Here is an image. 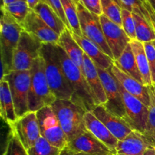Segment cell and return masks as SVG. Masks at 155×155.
<instances>
[{
  "label": "cell",
  "mask_w": 155,
  "mask_h": 155,
  "mask_svg": "<svg viewBox=\"0 0 155 155\" xmlns=\"http://www.w3.org/2000/svg\"><path fill=\"white\" fill-rule=\"evenodd\" d=\"M48 86L57 99L71 100L73 92L65 77L57 45L42 43L40 50Z\"/></svg>",
  "instance_id": "6da1fadb"
},
{
  "label": "cell",
  "mask_w": 155,
  "mask_h": 155,
  "mask_svg": "<svg viewBox=\"0 0 155 155\" xmlns=\"http://www.w3.org/2000/svg\"><path fill=\"white\" fill-rule=\"evenodd\" d=\"M56 45L65 77L73 92V97L71 101L80 106L86 111H92L98 104L84 74L70 59L61 47L58 44Z\"/></svg>",
  "instance_id": "7a4b0ae2"
},
{
  "label": "cell",
  "mask_w": 155,
  "mask_h": 155,
  "mask_svg": "<svg viewBox=\"0 0 155 155\" xmlns=\"http://www.w3.org/2000/svg\"><path fill=\"white\" fill-rule=\"evenodd\" d=\"M0 20V53H1V80L12 72L14 53L19 42L22 26L1 7Z\"/></svg>",
  "instance_id": "3957f363"
},
{
  "label": "cell",
  "mask_w": 155,
  "mask_h": 155,
  "mask_svg": "<svg viewBox=\"0 0 155 155\" xmlns=\"http://www.w3.org/2000/svg\"><path fill=\"white\" fill-rule=\"evenodd\" d=\"M30 72L29 110L36 112L45 106H51L57 98L48 86L45 74L44 61L41 55L33 61Z\"/></svg>",
  "instance_id": "277c9868"
},
{
  "label": "cell",
  "mask_w": 155,
  "mask_h": 155,
  "mask_svg": "<svg viewBox=\"0 0 155 155\" xmlns=\"http://www.w3.org/2000/svg\"><path fill=\"white\" fill-rule=\"evenodd\" d=\"M51 107L69 141L87 131L85 124L86 110L71 100L56 99Z\"/></svg>",
  "instance_id": "5b68a950"
},
{
  "label": "cell",
  "mask_w": 155,
  "mask_h": 155,
  "mask_svg": "<svg viewBox=\"0 0 155 155\" xmlns=\"http://www.w3.org/2000/svg\"><path fill=\"white\" fill-rule=\"evenodd\" d=\"M42 45L36 36L23 30L14 53L12 71H30L33 61L40 55Z\"/></svg>",
  "instance_id": "8992f818"
},
{
  "label": "cell",
  "mask_w": 155,
  "mask_h": 155,
  "mask_svg": "<svg viewBox=\"0 0 155 155\" xmlns=\"http://www.w3.org/2000/svg\"><path fill=\"white\" fill-rule=\"evenodd\" d=\"M36 113L41 136L53 146L61 150L64 148L68 143V137L51 106H45Z\"/></svg>",
  "instance_id": "52a82bcc"
},
{
  "label": "cell",
  "mask_w": 155,
  "mask_h": 155,
  "mask_svg": "<svg viewBox=\"0 0 155 155\" xmlns=\"http://www.w3.org/2000/svg\"><path fill=\"white\" fill-rule=\"evenodd\" d=\"M77 7L83 36L94 42L103 52L114 60L104 37L99 16L88 11L80 2L77 3Z\"/></svg>",
  "instance_id": "ba28073f"
},
{
  "label": "cell",
  "mask_w": 155,
  "mask_h": 155,
  "mask_svg": "<svg viewBox=\"0 0 155 155\" xmlns=\"http://www.w3.org/2000/svg\"><path fill=\"white\" fill-rule=\"evenodd\" d=\"M3 80L8 82L11 93L15 104L17 117L30 112L29 92L30 88V71H12Z\"/></svg>",
  "instance_id": "9c48e42d"
},
{
  "label": "cell",
  "mask_w": 155,
  "mask_h": 155,
  "mask_svg": "<svg viewBox=\"0 0 155 155\" xmlns=\"http://www.w3.org/2000/svg\"><path fill=\"white\" fill-rule=\"evenodd\" d=\"M125 106L126 122L133 129L144 135L146 129L148 116V107L133 95L127 92L117 81Z\"/></svg>",
  "instance_id": "30bf717a"
},
{
  "label": "cell",
  "mask_w": 155,
  "mask_h": 155,
  "mask_svg": "<svg viewBox=\"0 0 155 155\" xmlns=\"http://www.w3.org/2000/svg\"><path fill=\"white\" fill-rule=\"evenodd\" d=\"M97 69L107 97V102L104 106L110 113L126 121L125 106L117 81L110 71L99 68H97Z\"/></svg>",
  "instance_id": "8fae6325"
},
{
  "label": "cell",
  "mask_w": 155,
  "mask_h": 155,
  "mask_svg": "<svg viewBox=\"0 0 155 155\" xmlns=\"http://www.w3.org/2000/svg\"><path fill=\"white\" fill-rule=\"evenodd\" d=\"M99 19L104 37L111 50L114 61L117 60L130 44L131 39L127 36L122 27L115 24L104 15H100Z\"/></svg>",
  "instance_id": "7c38bea8"
},
{
  "label": "cell",
  "mask_w": 155,
  "mask_h": 155,
  "mask_svg": "<svg viewBox=\"0 0 155 155\" xmlns=\"http://www.w3.org/2000/svg\"><path fill=\"white\" fill-rule=\"evenodd\" d=\"M10 129L15 132L27 150L33 147L41 136L36 112L30 111L18 118Z\"/></svg>",
  "instance_id": "4fadbf2b"
},
{
  "label": "cell",
  "mask_w": 155,
  "mask_h": 155,
  "mask_svg": "<svg viewBox=\"0 0 155 155\" xmlns=\"http://www.w3.org/2000/svg\"><path fill=\"white\" fill-rule=\"evenodd\" d=\"M92 112L119 141L125 139L133 131L128 123L110 113L103 104H97Z\"/></svg>",
  "instance_id": "5bb4252c"
},
{
  "label": "cell",
  "mask_w": 155,
  "mask_h": 155,
  "mask_svg": "<svg viewBox=\"0 0 155 155\" xmlns=\"http://www.w3.org/2000/svg\"><path fill=\"white\" fill-rule=\"evenodd\" d=\"M22 27L24 31L36 36L42 43L57 44L58 42L60 36L50 28L33 10L29 12Z\"/></svg>",
  "instance_id": "9a60e30c"
},
{
  "label": "cell",
  "mask_w": 155,
  "mask_h": 155,
  "mask_svg": "<svg viewBox=\"0 0 155 155\" xmlns=\"http://www.w3.org/2000/svg\"><path fill=\"white\" fill-rule=\"evenodd\" d=\"M109 71L127 92L137 98L144 104L149 107L150 95L148 87L142 84L140 82L137 81L134 78L126 74L124 71H123L120 68H119L115 64L114 61Z\"/></svg>",
  "instance_id": "2e32d148"
},
{
  "label": "cell",
  "mask_w": 155,
  "mask_h": 155,
  "mask_svg": "<svg viewBox=\"0 0 155 155\" xmlns=\"http://www.w3.org/2000/svg\"><path fill=\"white\" fill-rule=\"evenodd\" d=\"M67 146L77 152L89 155H108L112 151L93 136L90 132L86 131L73 140L69 141Z\"/></svg>",
  "instance_id": "e0dca14e"
},
{
  "label": "cell",
  "mask_w": 155,
  "mask_h": 155,
  "mask_svg": "<svg viewBox=\"0 0 155 155\" xmlns=\"http://www.w3.org/2000/svg\"><path fill=\"white\" fill-rule=\"evenodd\" d=\"M84 119L87 131L90 132L95 137L104 143L114 154L119 140L92 114V111H86Z\"/></svg>",
  "instance_id": "ac0fdd59"
},
{
  "label": "cell",
  "mask_w": 155,
  "mask_h": 155,
  "mask_svg": "<svg viewBox=\"0 0 155 155\" xmlns=\"http://www.w3.org/2000/svg\"><path fill=\"white\" fill-rule=\"evenodd\" d=\"M150 145L151 143L142 133L133 130L125 139L118 141L114 154L143 155L147 147Z\"/></svg>",
  "instance_id": "d6986e66"
},
{
  "label": "cell",
  "mask_w": 155,
  "mask_h": 155,
  "mask_svg": "<svg viewBox=\"0 0 155 155\" xmlns=\"http://www.w3.org/2000/svg\"><path fill=\"white\" fill-rule=\"evenodd\" d=\"M83 68L85 77L92 90L97 104L104 105L107 102V97L98 74V69L93 61L85 53L83 55Z\"/></svg>",
  "instance_id": "ffe728a7"
},
{
  "label": "cell",
  "mask_w": 155,
  "mask_h": 155,
  "mask_svg": "<svg viewBox=\"0 0 155 155\" xmlns=\"http://www.w3.org/2000/svg\"><path fill=\"white\" fill-rule=\"evenodd\" d=\"M73 37L79 44L85 54L93 61L97 68L104 70H109L113 65L114 60L103 52L94 42L88 39L85 36H77L72 33Z\"/></svg>",
  "instance_id": "44dd1931"
},
{
  "label": "cell",
  "mask_w": 155,
  "mask_h": 155,
  "mask_svg": "<svg viewBox=\"0 0 155 155\" xmlns=\"http://www.w3.org/2000/svg\"><path fill=\"white\" fill-rule=\"evenodd\" d=\"M57 44L61 47L70 59L81 70L83 74H84V68H83L84 51L73 37L72 32L67 28L60 35Z\"/></svg>",
  "instance_id": "7402d4cb"
},
{
  "label": "cell",
  "mask_w": 155,
  "mask_h": 155,
  "mask_svg": "<svg viewBox=\"0 0 155 155\" xmlns=\"http://www.w3.org/2000/svg\"><path fill=\"white\" fill-rule=\"evenodd\" d=\"M0 116L9 127L18 119L8 82L5 80L0 81Z\"/></svg>",
  "instance_id": "603a6c76"
},
{
  "label": "cell",
  "mask_w": 155,
  "mask_h": 155,
  "mask_svg": "<svg viewBox=\"0 0 155 155\" xmlns=\"http://www.w3.org/2000/svg\"><path fill=\"white\" fill-rule=\"evenodd\" d=\"M130 44L132 47L135 58H136L138 68L142 75L144 85L146 86H153L149 64H148V58H147L143 42H140L137 39H131Z\"/></svg>",
  "instance_id": "cb8c5ba5"
},
{
  "label": "cell",
  "mask_w": 155,
  "mask_h": 155,
  "mask_svg": "<svg viewBox=\"0 0 155 155\" xmlns=\"http://www.w3.org/2000/svg\"><path fill=\"white\" fill-rule=\"evenodd\" d=\"M33 11L59 36L68 28L57 13L45 3L40 2Z\"/></svg>",
  "instance_id": "d4e9b609"
},
{
  "label": "cell",
  "mask_w": 155,
  "mask_h": 155,
  "mask_svg": "<svg viewBox=\"0 0 155 155\" xmlns=\"http://www.w3.org/2000/svg\"><path fill=\"white\" fill-rule=\"evenodd\" d=\"M114 63L118 68H120L126 74L144 85L142 75L138 68L136 58L133 54L130 44L127 45L119 58L114 61Z\"/></svg>",
  "instance_id": "484cf974"
},
{
  "label": "cell",
  "mask_w": 155,
  "mask_h": 155,
  "mask_svg": "<svg viewBox=\"0 0 155 155\" xmlns=\"http://www.w3.org/2000/svg\"><path fill=\"white\" fill-rule=\"evenodd\" d=\"M117 2L122 8L146 20L155 29V12L151 6L145 4L141 0H117Z\"/></svg>",
  "instance_id": "4316f807"
},
{
  "label": "cell",
  "mask_w": 155,
  "mask_h": 155,
  "mask_svg": "<svg viewBox=\"0 0 155 155\" xmlns=\"http://www.w3.org/2000/svg\"><path fill=\"white\" fill-rule=\"evenodd\" d=\"M61 2L63 6L65 17L68 20L71 32L77 36H82L83 34L80 29L77 4L73 0H61Z\"/></svg>",
  "instance_id": "83f0119b"
},
{
  "label": "cell",
  "mask_w": 155,
  "mask_h": 155,
  "mask_svg": "<svg viewBox=\"0 0 155 155\" xmlns=\"http://www.w3.org/2000/svg\"><path fill=\"white\" fill-rule=\"evenodd\" d=\"M133 18L136 24V39L142 42L155 41V29L154 27L139 15L133 14Z\"/></svg>",
  "instance_id": "f1b7e54d"
},
{
  "label": "cell",
  "mask_w": 155,
  "mask_h": 155,
  "mask_svg": "<svg viewBox=\"0 0 155 155\" xmlns=\"http://www.w3.org/2000/svg\"><path fill=\"white\" fill-rule=\"evenodd\" d=\"M147 87L150 95V106L148 107V121L144 136L151 145L155 146V93L153 86Z\"/></svg>",
  "instance_id": "f546056e"
},
{
  "label": "cell",
  "mask_w": 155,
  "mask_h": 155,
  "mask_svg": "<svg viewBox=\"0 0 155 155\" xmlns=\"http://www.w3.org/2000/svg\"><path fill=\"white\" fill-rule=\"evenodd\" d=\"M102 15L122 27V8L117 0H101Z\"/></svg>",
  "instance_id": "4dcf8cb0"
},
{
  "label": "cell",
  "mask_w": 155,
  "mask_h": 155,
  "mask_svg": "<svg viewBox=\"0 0 155 155\" xmlns=\"http://www.w3.org/2000/svg\"><path fill=\"white\" fill-rule=\"evenodd\" d=\"M1 7L8 12L21 26L31 10L26 0H18L7 5H2Z\"/></svg>",
  "instance_id": "1f68e13d"
},
{
  "label": "cell",
  "mask_w": 155,
  "mask_h": 155,
  "mask_svg": "<svg viewBox=\"0 0 155 155\" xmlns=\"http://www.w3.org/2000/svg\"><path fill=\"white\" fill-rule=\"evenodd\" d=\"M61 150L53 146L42 136L35 145L27 150L28 155H59Z\"/></svg>",
  "instance_id": "d6a6232c"
},
{
  "label": "cell",
  "mask_w": 155,
  "mask_h": 155,
  "mask_svg": "<svg viewBox=\"0 0 155 155\" xmlns=\"http://www.w3.org/2000/svg\"><path fill=\"white\" fill-rule=\"evenodd\" d=\"M2 155H28L27 150L11 129Z\"/></svg>",
  "instance_id": "836d02e7"
},
{
  "label": "cell",
  "mask_w": 155,
  "mask_h": 155,
  "mask_svg": "<svg viewBox=\"0 0 155 155\" xmlns=\"http://www.w3.org/2000/svg\"><path fill=\"white\" fill-rule=\"evenodd\" d=\"M122 27L130 39H136V24L133 14L124 8H122Z\"/></svg>",
  "instance_id": "e575fe53"
},
{
  "label": "cell",
  "mask_w": 155,
  "mask_h": 155,
  "mask_svg": "<svg viewBox=\"0 0 155 155\" xmlns=\"http://www.w3.org/2000/svg\"><path fill=\"white\" fill-rule=\"evenodd\" d=\"M143 44L149 64L151 79L154 83L155 82V41L143 42Z\"/></svg>",
  "instance_id": "d590c367"
},
{
  "label": "cell",
  "mask_w": 155,
  "mask_h": 155,
  "mask_svg": "<svg viewBox=\"0 0 155 155\" xmlns=\"http://www.w3.org/2000/svg\"><path fill=\"white\" fill-rule=\"evenodd\" d=\"M40 2H42L45 3L48 5H49L57 13V15L60 17L61 19L63 21L65 25L67 26L68 30H70L71 31V27H70L69 24L68 22V20H67L66 17H65L64 12L63 6H62L61 2V0H40Z\"/></svg>",
  "instance_id": "8d00e7d4"
},
{
  "label": "cell",
  "mask_w": 155,
  "mask_h": 155,
  "mask_svg": "<svg viewBox=\"0 0 155 155\" xmlns=\"http://www.w3.org/2000/svg\"><path fill=\"white\" fill-rule=\"evenodd\" d=\"M80 2L92 13L98 16L102 15L101 0H80Z\"/></svg>",
  "instance_id": "74e56055"
},
{
  "label": "cell",
  "mask_w": 155,
  "mask_h": 155,
  "mask_svg": "<svg viewBox=\"0 0 155 155\" xmlns=\"http://www.w3.org/2000/svg\"><path fill=\"white\" fill-rule=\"evenodd\" d=\"M59 155H89L84 154V153H81V152H77L75 151H73L72 149H71L70 148H68V146L65 147L64 148L61 150V151L60 154Z\"/></svg>",
  "instance_id": "f35d334b"
},
{
  "label": "cell",
  "mask_w": 155,
  "mask_h": 155,
  "mask_svg": "<svg viewBox=\"0 0 155 155\" xmlns=\"http://www.w3.org/2000/svg\"><path fill=\"white\" fill-rule=\"evenodd\" d=\"M28 5L29 8H30L31 10H34L35 8L38 5L39 2H40V0H26Z\"/></svg>",
  "instance_id": "ab89813d"
},
{
  "label": "cell",
  "mask_w": 155,
  "mask_h": 155,
  "mask_svg": "<svg viewBox=\"0 0 155 155\" xmlns=\"http://www.w3.org/2000/svg\"><path fill=\"white\" fill-rule=\"evenodd\" d=\"M143 155H155V146L151 145H148Z\"/></svg>",
  "instance_id": "60d3db41"
},
{
  "label": "cell",
  "mask_w": 155,
  "mask_h": 155,
  "mask_svg": "<svg viewBox=\"0 0 155 155\" xmlns=\"http://www.w3.org/2000/svg\"><path fill=\"white\" fill-rule=\"evenodd\" d=\"M16 1H18V0H2V5H7L11 4L12 2H15Z\"/></svg>",
  "instance_id": "b9f144b4"
},
{
  "label": "cell",
  "mask_w": 155,
  "mask_h": 155,
  "mask_svg": "<svg viewBox=\"0 0 155 155\" xmlns=\"http://www.w3.org/2000/svg\"><path fill=\"white\" fill-rule=\"evenodd\" d=\"M148 1H149V3L151 4V5L152 6L153 9H154L155 12V0H148Z\"/></svg>",
  "instance_id": "7bdbcfd3"
},
{
  "label": "cell",
  "mask_w": 155,
  "mask_h": 155,
  "mask_svg": "<svg viewBox=\"0 0 155 155\" xmlns=\"http://www.w3.org/2000/svg\"><path fill=\"white\" fill-rule=\"evenodd\" d=\"M141 1L145 3V4L151 6V4H150V3H149V1H148V0H141ZM151 7H152V6H151Z\"/></svg>",
  "instance_id": "ee69618b"
},
{
  "label": "cell",
  "mask_w": 155,
  "mask_h": 155,
  "mask_svg": "<svg viewBox=\"0 0 155 155\" xmlns=\"http://www.w3.org/2000/svg\"><path fill=\"white\" fill-rule=\"evenodd\" d=\"M73 1H74L76 4H77L78 2H80V0H73Z\"/></svg>",
  "instance_id": "f6af8a7d"
},
{
  "label": "cell",
  "mask_w": 155,
  "mask_h": 155,
  "mask_svg": "<svg viewBox=\"0 0 155 155\" xmlns=\"http://www.w3.org/2000/svg\"><path fill=\"white\" fill-rule=\"evenodd\" d=\"M153 88H154V93H155V82L153 83Z\"/></svg>",
  "instance_id": "bcb514c9"
},
{
  "label": "cell",
  "mask_w": 155,
  "mask_h": 155,
  "mask_svg": "<svg viewBox=\"0 0 155 155\" xmlns=\"http://www.w3.org/2000/svg\"><path fill=\"white\" fill-rule=\"evenodd\" d=\"M108 155H115V154H108Z\"/></svg>",
  "instance_id": "7dc6e473"
}]
</instances>
